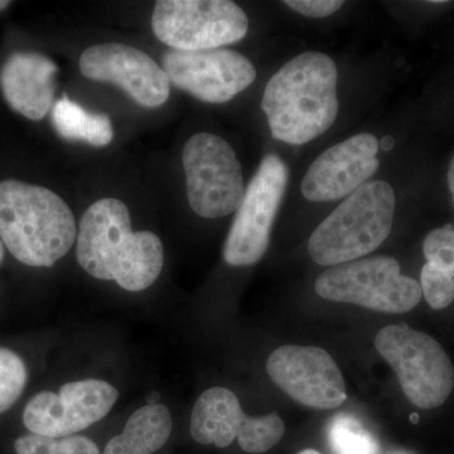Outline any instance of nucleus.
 <instances>
[{
	"label": "nucleus",
	"mask_w": 454,
	"mask_h": 454,
	"mask_svg": "<svg viewBox=\"0 0 454 454\" xmlns=\"http://www.w3.org/2000/svg\"><path fill=\"white\" fill-rule=\"evenodd\" d=\"M267 372L277 387L301 405L327 411L348 399L340 367L324 348L282 346L269 356Z\"/></svg>",
	"instance_id": "ddd939ff"
},
{
	"label": "nucleus",
	"mask_w": 454,
	"mask_h": 454,
	"mask_svg": "<svg viewBox=\"0 0 454 454\" xmlns=\"http://www.w3.org/2000/svg\"><path fill=\"white\" fill-rule=\"evenodd\" d=\"M379 149L378 138L369 133L356 134L331 146L307 170L301 193L312 202L348 197L378 172Z\"/></svg>",
	"instance_id": "2eb2a0df"
},
{
	"label": "nucleus",
	"mask_w": 454,
	"mask_h": 454,
	"mask_svg": "<svg viewBox=\"0 0 454 454\" xmlns=\"http://www.w3.org/2000/svg\"><path fill=\"white\" fill-rule=\"evenodd\" d=\"M191 208L205 219L238 211L243 202V168L232 146L210 133L187 140L182 153Z\"/></svg>",
	"instance_id": "6e6552de"
},
{
	"label": "nucleus",
	"mask_w": 454,
	"mask_h": 454,
	"mask_svg": "<svg viewBox=\"0 0 454 454\" xmlns=\"http://www.w3.org/2000/svg\"><path fill=\"white\" fill-rule=\"evenodd\" d=\"M83 76L124 90L139 106H162L169 98L166 71L143 51L121 43L97 44L80 57Z\"/></svg>",
	"instance_id": "4468645a"
},
{
	"label": "nucleus",
	"mask_w": 454,
	"mask_h": 454,
	"mask_svg": "<svg viewBox=\"0 0 454 454\" xmlns=\"http://www.w3.org/2000/svg\"><path fill=\"white\" fill-rule=\"evenodd\" d=\"M169 82L203 103L223 104L249 88L255 66L234 50H170L163 57Z\"/></svg>",
	"instance_id": "f8f14e48"
},
{
	"label": "nucleus",
	"mask_w": 454,
	"mask_h": 454,
	"mask_svg": "<svg viewBox=\"0 0 454 454\" xmlns=\"http://www.w3.org/2000/svg\"><path fill=\"white\" fill-rule=\"evenodd\" d=\"M55 129L64 139L106 146L113 140L112 121L106 114L88 112L67 97L57 101L52 110Z\"/></svg>",
	"instance_id": "6ab92c4d"
},
{
	"label": "nucleus",
	"mask_w": 454,
	"mask_h": 454,
	"mask_svg": "<svg viewBox=\"0 0 454 454\" xmlns=\"http://www.w3.org/2000/svg\"><path fill=\"white\" fill-rule=\"evenodd\" d=\"M328 443L334 454H379L380 446L364 424L351 414H337L327 428Z\"/></svg>",
	"instance_id": "aec40b11"
},
{
	"label": "nucleus",
	"mask_w": 454,
	"mask_h": 454,
	"mask_svg": "<svg viewBox=\"0 0 454 454\" xmlns=\"http://www.w3.org/2000/svg\"><path fill=\"white\" fill-rule=\"evenodd\" d=\"M286 426L277 413L249 417L238 396L226 387L201 394L191 415V434L197 443L229 447L235 439L247 453L268 452L282 441Z\"/></svg>",
	"instance_id": "9d476101"
},
{
	"label": "nucleus",
	"mask_w": 454,
	"mask_h": 454,
	"mask_svg": "<svg viewBox=\"0 0 454 454\" xmlns=\"http://www.w3.org/2000/svg\"><path fill=\"white\" fill-rule=\"evenodd\" d=\"M27 378L22 358L11 349L0 348V414L9 411L22 395Z\"/></svg>",
	"instance_id": "4be33fe9"
},
{
	"label": "nucleus",
	"mask_w": 454,
	"mask_h": 454,
	"mask_svg": "<svg viewBox=\"0 0 454 454\" xmlns=\"http://www.w3.org/2000/svg\"><path fill=\"white\" fill-rule=\"evenodd\" d=\"M11 3L7 2V0H0V11L8 7Z\"/></svg>",
	"instance_id": "cd10ccee"
},
{
	"label": "nucleus",
	"mask_w": 454,
	"mask_h": 454,
	"mask_svg": "<svg viewBox=\"0 0 454 454\" xmlns=\"http://www.w3.org/2000/svg\"><path fill=\"white\" fill-rule=\"evenodd\" d=\"M152 28L170 50H215L243 40L249 18L229 0H162L155 4Z\"/></svg>",
	"instance_id": "0eeeda50"
},
{
	"label": "nucleus",
	"mask_w": 454,
	"mask_h": 454,
	"mask_svg": "<svg viewBox=\"0 0 454 454\" xmlns=\"http://www.w3.org/2000/svg\"><path fill=\"white\" fill-rule=\"evenodd\" d=\"M119 397V391L103 380L67 382L59 393L42 391L29 400L23 423L33 434L70 437L106 418Z\"/></svg>",
	"instance_id": "9b49d317"
},
{
	"label": "nucleus",
	"mask_w": 454,
	"mask_h": 454,
	"mask_svg": "<svg viewBox=\"0 0 454 454\" xmlns=\"http://www.w3.org/2000/svg\"><path fill=\"white\" fill-rule=\"evenodd\" d=\"M3 258H4V244L0 240V262H2Z\"/></svg>",
	"instance_id": "bb28decb"
},
{
	"label": "nucleus",
	"mask_w": 454,
	"mask_h": 454,
	"mask_svg": "<svg viewBox=\"0 0 454 454\" xmlns=\"http://www.w3.org/2000/svg\"><path fill=\"white\" fill-rule=\"evenodd\" d=\"M315 291L324 300L395 315L414 309L423 297L420 283L403 276L399 262L385 255L327 269L317 278Z\"/></svg>",
	"instance_id": "423d86ee"
},
{
	"label": "nucleus",
	"mask_w": 454,
	"mask_h": 454,
	"mask_svg": "<svg viewBox=\"0 0 454 454\" xmlns=\"http://www.w3.org/2000/svg\"><path fill=\"white\" fill-rule=\"evenodd\" d=\"M427 262L420 271V286L433 309H444L454 301V226L432 230L424 239Z\"/></svg>",
	"instance_id": "f3484780"
},
{
	"label": "nucleus",
	"mask_w": 454,
	"mask_h": 454,
	"mask_svg": "<svg viewBox=\"0 0 454 454\" xmlns=\"http://www.w3.org/2000/svg\"><path fill=\"white\" fill-rule=\"evenodd\" d=\"M77 262L90 276L142 292L158 279L164 262L160 239L131 230L129 210L118 199L98 200L80 221Z\"/></svg>",
	"instance_id": "f257e3e1"
},
{
	"label": "nucleus",
	"mask_w": 454,
	"mask_h": 454,
	"mask_svg": "<svg viewBox=\"0 0 454 454\" xmlns=\"http://www.w3.org/2000/svg\"><path fill=\"white\" fill-rule=\"evenodd\" d=\"M395 145V139L391 136H385L384 138L379 142V148H381L384 152H390L391 149Z\"/></svg>",
	"instance_id": "b1692460"
},
{
	"label": "nucleus",
	"mask_w": 454,
	"mask_h": 454,
	"mask_svg": "<svg viewBox=\"0 0 454 454\" xmlns=\"http://www.w3.org/2000/svg\"><path fill=\"white\" fill-rule=\"evenodd\" d=\"M57 65L49 57L33 52L12 55L3 66L0 82L12 109L31 121H42L55 98Z\"/></svg>",
	"instance_id": "dca6fc26"
},
{
	"label": "nucleus",
	"mask_w": 454,
	"mask_h": 454,
	"mask_svg": "<svg viewBox=\"0 0 454 454\" xmlns=\"http://www.w3.org/2000/svg\"><path fill=\"white\" fill-rule=\"evenodd\" d=\"M172 417L166 405H145L133 413L121 434L107 442L103 454H153L168 442Z\"/></svg>",
	"instance_id": "a211bd4d"
},
{
	"label": "nucleus",
	"mask_w": 454,
	"mask_h": 454,
	"mask_svg": "<svg viewBox=\"0 0 454 454\" xmlns=\"http://www.w3.org/2000/svg\"><path fill=\"white\" fill-rule=\"evenodd\" d=\"M289 181V168L276 154H269L245 195L223 245V259L232 267L255 264L267 253L271 229Z\"/></svg>",
	"instance_id": "1a4fd4ad"
},
{
	"label": "nucleus",
	"mask_w": 454,
	"mask_h": 454,
	"mask_svg": "<svg viewBox=\"0 0 454 454\" xmlns=\"http://www.w3.org/2000/svg\"><path fill=\"white\" fill-rule=\"evenodd\" d=\"M284 4L309 18L330 17L343 7L340 0H286Z\"/></svg>",
	"instance_id": "5701e85b"
},
{
	"label": "nucleus",
	"mask_w": 454,
	"mask_h": 454,
	"mask_svg": "<svg viewBox=\"0 0 454 454\" xmlns=\"http://www.w3.org/2000/svg\"><path fill=\"white\" fill-rule=\"evenodd\" d=\"M76 239V221L61 197L17 179L0 182V240L14 258L28 267H52Z\"/></svg>",
	"instance_id": "7ed1b4c3"
},
{
	"label": "nucleus",
	"mask_w": 454,
	"mask_h": 454,
	"mask_svg": "<svg viewBox=\"0 0 454 454\" xmlns=\"http://www.w3.org/2000/svg\"><path fill=\"white\" fill-rule=\"evenodd\" d=\"M375 346L411 404L434 409L447 402L454 387V366L437 340L397 324L379 331Z\"/></svg>",
	"instance_id": "39448f33"
},
{
	"label": "nucleus",
	"mask_w": 454,
	"mask_h": 454,
	"mask_svg": "<svg viewBox=\"0 0 454 454\" xmlns=\"http://www.w3.org/2000/svg\"><path fill=\"white\" fill-rule=\"evenodd\" d=\"M158 400H160V394H158L157 391H152V393L149 394L148 396H146V403H148V404L146 405L160 404V403H158Z\"/></svg>",
	"instance_id": "a878e982"
},
{
	"label": "nucleus",
	"mask_w": 454,
	"mask_h": 454,
	"mask_svg": "<svg viewBox=\"0 0 454 454\" xmlns=\"http://www.w3.org/2000/svg\"><path fill=\"white\" fill-rule=\"evenodd\" d=\"M448 187H450V193H452V200L454 205V157L450 160V167H448Z\"/></svg>",
	"instance_id": "393cba45"
},
{
	"label": "nucleus",
	"mask_w": 454,
	"mask_h": 454,
	"mask_svg": "<svg viewBox=\"0 0 454 454\" xmlns=\"http://www.w3.org/2000/svg\"><path fill=\"white\" fill-rule=\"evenodd\" d=\"M394 215L393 187L380 179L366 182L310 235V258L322 267H334L369 255L389 238Z\"/></svg>",
	"instance_id": "20e7f679"
},
{
	"label": "nucleus",
	"mask_w": 454,
	"mask_h": 454,
	"mask_svg": "<svg viewBox=\"0 0 454 454\" xmlns=\"http://www.w3.org/2000/svg\"><path fill=\"white\" fill-rule=\"evenodd\" d=\"M298 454H321V453L317 452V450H301V452Z\"/></svg>",
	"instance_id": "c85d7f7f"
},
{
	"label": "nucleus",
	"mask_w": 454,
	"mask_h": 454,
	"mask_svg": "<svg viewBox=\"0 0 454 454\" xmlns=\"http://www.w3.org/2000/svg\"><path fill=\"white\" fill-rule=\"evenodd\" d=\"M14 448L17 454H100L97 444L82 435L51 438L31 433L18 438Z\"/></svg>",
	"instance_id": "412c9836"
},
{
	"label": "nucleus",
	"mask_w": 454,
	"mask_h": 454,
	"mask_svg": "<svg viewBox=\"0 0 454 454\" xmlns=\"http://www.w3.org/2000/svg\"><path fill=\"white\" fill-rule=\"evenodd\" d=\"M337 80V66L325 53L310 51L286 62L262 95L273 138L301 145L330 129L340 109Z\"/></svg>",
	"instance_id": "f03ea898"
}]
</instances>
